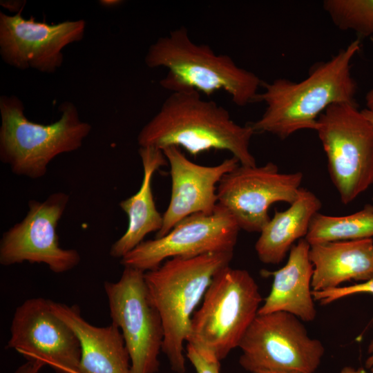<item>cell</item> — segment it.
<instances>
[{"label": "cell", "mask_w": 373, "mask_h": 373, "mask_svg": "<svg viewBox=\"0 0 373 373\" xmlns=\"http://www.w3.org/2000/svg\"><path fill=\"white\" fill-rule=\"evenodd\" d=\"M360 48V41H352L329 60L314 65L302 81L279 78L262 82L263 91L256 102H264L266 107L250 124L255 133H267L284 140L300 130L316 131L318 117L330 106L357 104L351 62Z\"/></svg>", "instance_id": "cell-1"}, {"label": "cell", "mask_w": 373, "mask_h": 373, "mask_svg": "<svg viewBox=\"0 0 373 373\" xmlns=\"http://www.w3.org/2000/svg\"><path fill=\"white\" fill-rule=\"evenodd\" d=\"M250 124L235 122L228 111L194 90L171 93L137 135L140 147L175 146L197 156L211 150L230 152L240 165L256 166L250 151Z\"/></svg>", "instance_id": "cell-2"}, {"label": "cell", "mask_w": 373, "mask_h": 373, "mask_svg": "<svg viewBox=\"0 0 373 373\" xmlns=\"http://www.w3.org/2000/svg\"><path fill=\"white\" fill-rule=\"evenodd\" d=\"M144 61L149 68L167 70L160 84L171 93L194 90L209 96L222 90L239 106L256 102L263 82L229 56L193 42L184 27L158 38L149 46Z\"/></svg>", "instance_id": "cell-3"}, {"label": "cell", "mask_w": 373, "mask_h": 373, "mask_svg": "<svg viewBox=\"0 0 373 373\" xmlns=\"http://www.w3.org/2000/svg\"><path fill=\"white\" fill-rule=\"evenodd\" d=\"M233 252L209 253L191 258H172L144 273L150 299L164 329L162 351L171 369L186 371L184 343L195 309L213 277L229 265Z\"/></svg>", "instance_id": "cell-4"}, {"label": "cell", "mask_w": 373, "mask_h": 373, "mask_svg": "<svg viewBox=\"0 0 373 373\" xmlns=\"http://www.w3.org/2000/svg\"><path fill=\"white\" fill-rule=\"evenodd\" d=\"M24 110L18 97H0V160L17 175L38 179L57 155L81 148L92 126L68 101L59 105V119L48 124L29 120Z\"/></svg>", "instance_id": "cell-5"}, {"label": "cell", "mask_w": 373, "mask_h": 373, "mask_svg": "<svg viewBox=\"0 0 373 373\" xmlns=\"http://www.w3.org/2000/svg\"><path fill=\"white\" fill-rule=\"evenodd\" d=\"M262 300L248 271L224 267L213 277L193 315L187 344L203 356L220 361L238 347Z\"/></svg>", "instance_id": "cell-6"}, {"label": "cell", "mask_w": 373, "mask_h": 373, "mask_svg": "<svg viewBox=\"0 0 373 373\" xmlns=\"http://www.w3.org/2000/svg\"><path fill=\"white\" fill-rule=\"evenodd\" d=\"M316 131L341 201L350 204L373 183V125L357 104L341 103L320 115Z\"/></svg>", "instance_id": "cell-7"}, {"label": "cell", "mask_w": 373, "mask_h": 373, "mask_svg": "<svg viewBox=\"0 0 373 373\" xmlns=\"http://www.w3.org/2000/svg\"><path fill=\"white\" fill-rule=\"evenodd\" d=\"M238 347L247 371L314 373L325 354L321 341L311 338L302 321L285 312L258 314Z\"/></svg>", "instance_id": "cell-8"}, {"label": "cell", "mask_w": 373, "mask_h": 373, "mask_svg": "<svg viewBox=\"0 0 373 373\" xmlns=\"http://www.w3.org/2000/svg\"><path fill=\"white\" fill-rule=\"evenodd\" d=\"M144 271L124 267L116 282H105L112 323L120 330L131 373H156L164 340L161 318L146 287Z\"/></svg>", "instance_id": "cell-9"}, {"label": "cell", "mask_w": 373, "mask_h": 373, "mask_svg": "<svg viewBox=\"0 0 373 373\" xmlns=\"http://www.w3.org/2000/svg\"><path fill=\"white\" fill-rule=\"evenodd\" d=\"M240 230L232 215L218 203L212 213L191 215L165 236L144 240L124 256L120 263L146 272L172 258L233 252Z\"/></svg>", "instance_id": "cell-10"}, {"label": "cell", "mask_w": 373, "mask_h": 373, "mask_svg": "<svg viewBox=\"0 0 373 373\" xmlns=\"http://www.w3.org/2000/svg\"><path fill=\"white\" fill-rule=\"evenodd\" d=\"M69 195L55 192L44 201L31 200L23 219L6 231L0 240V264L10 266L43 263L54 273L68 271L79 265V253L60 247L57 228Z\"/></svg>", "instance_id": "cell-11"}, {"label": "cell", "mask_w": 373, "mask_h": 373, "mask_svg": "<svg viewBox=\"0 0 373 373\" xmlns=\"http://www.w3.org/2000/svg\"><path fill=\"white\" fill-rule=\"evenodd\" d=\"M303 178L301 172L280 173L271 162L260 166L240 164L219 182L218 203L232 215L240 229L260 232L270 220L271 204L295 201Z\"/></svg>", "instance_id": "cell-12"}, {"label": "cell", "mask_w": 373, "mask_h": 373, "mask_svg": "<svg viewBox=\"0 0 373 373\" xmlns=\"http://www.w3.org/2000/svg\"><path fill=\"white\" fill-rule=\"evenodd\" d=\"M8 347L56 373H79L80 346L72 329L55 314L50 300L33 298L15 310Z\"/></svg>", "instance_id": "cell-13"}, {"label": "cell", "mask_w": 373, "mask_h": 373, "mask_svg": "<svg viewBox=\"0 0 373 373\" xmlns=\"http://www.w3.org/2000/svg\"><path fill=\"white\" fill-rule=\"evenodd\" d=\"M85 29L83 19L48 23L33 17L23 18L21 12H0V55L4 62L19 70L52 73L63 64L64 48L80 41Z\"/></svg>", "instance_id": "cell-14"}, {"label": "cell", "mask_w": 373, "mask_h": 373, "mask_svg": "<svg viewBox=\"0 0 373 373\" xmlns=\"http://www.w3.org/2000/svg\"><path fill=\"white\" fill-rule=\"evenodd\" d=\"M162 151L170 166L171 195L162 214L163 224L155 238L168 233L184 218L195 213H212L218 205L217 188L222 178L240 164L234 157L215 166L193 162L175 146Z\"/></svg>", "instance_id": "cell-15"}, {"label": "cell", "mask_w": 373, "mask_h": 373, "mask_svg": "<svg viewBox=\"0 0 373 373\" xmlns=\"http://www.w3.org/2000/svg\"><path fill=\"white\" fill-rule=\"evenodd\" d=\"M50 307L79 341V373H131L128 352L122 334L115 324L97 327L84 320L76 306L50 300Z\"/></svg>", "instance_id": "cell-16"}, {"label": "cell", "mask_w": 373, "mask_h": 373, "mask_svg": "<svg viewBox=\"0 0 373 373\" xmlns=\"http://www.w3.org/2000/svg\"><path fill=\"white\" fill-rule=\"evenodd\" d=\"M309 249L307 240L300 239L290 249L283 267L274 271H262V275L273 277V283L258 314L285 312L302 321L315 319L316 309L312 288L314 268Z\"/></svg>", "instance_id": "cell-17"}, {"label": "cell", "mask_w": 373, "mask_h": 373, "mask_svg": "<svg viewBox=\"0 0 373 373\" xmlns=\"http://www.w3.org/2000/svg\"><path fill=\"white\" fill-rule=\"evenodd\" d=\"M312 291H323L373 277V239L336 241L310 245Z\"/></svg>", "instance_id": "cell-18"}, {"label": "cell", "mask_w": 373, "mask_h": 373, "mask_svg": "<svg viewBox=\"0 0 373 373\" xmlns=\"http://www.w3.org/2000/svg\"><path fill=\"white\" fill-rule=\"evenodd\" d=\"M139 155L143 168V178L139 190L122 200L119 205L128 217L125 233L111 246L109 254L122 258L144 241L146 235L158 232L163 224L162 215L157 211L152 191L154 173L167 164L162 150L152 147H140Z\"/></svg>", "instance_id": "cell-19"}, {"label": "cell", "mask_w": 373, "mask_h": 373, "mask_svg": "<svg viewBox=\"0 0 373 373\" xmlns=\"http://www.w3.org/2000/svg\"><path fill=\"white\" fill-rule=\"evenodd\" d=\"M321 202L311 191L300 188L298 195L285 211H275L274 216L262 227L255 245L259 260L269 265L281 262L294 242L305 238Z\"/></svg>", "instance_id": "cell-20"}, {"label": "cell", "mask_w": 373, "mask_h": 373, "mask_svg": "<svg viewBox=\"0 0 373 373\" xmlns=\"http://www.w3.org/2000/svg\"><path fill=\"white\" fill-rule=\"evenodd\" d=\"M373 205L366 204L355 213L334 216L317 213L305 238L310 245L372 238Z\"/></svg>", "instance_id": "cell-21"}, {"label": "cell", "mask_w": 373, "mask_h": 373, "mask_svg": "<svg viewBox=\"0 0 373 373\" xmlns=\"http://www.w3.org/2000/svg\"><path fill=\"white\" fill-rule=\"evenodd\" d=\"M323 8L340 30L373 37V0H325Z\"/></svg>", "instance_id": "cell-22"}, {"label": "cell", "mask_w": 373, "mask_h": 373, "mask_svg": "<svg viewBox=\"0 0 373 373\" xmlns=\"http://www.w3.org/2000/svg\"><path fill=\"white\" fill-rule=\"evenodd\" d=\"M358 294H373V277L366 281L357 283L352 285L339 286L323 291H312L314 300L319 301L322 305H327L345 297Z\"/></svg>", "instance_id": "cell-23"}, {"label": "cell", "mask_w": 373, "mask_h": 373, "mask_svg": "<svg viewBox=\"0 0 373 373\" xmlns=\"http://www.w3.org/2000/svg\"><path fill=\"white\" fill-rule=\"evenodd\" d=\"M186 356L197 373H220V361L207 358L187 344Z\"/></svg>", "instance_id": "cell-24"}, {"label": "cell", "mask_w": 373, "mask_h": 373, "mask_svg": "<svg viewBox=\"0 0 373 373\" xmlns=\"http://www.w3.org/2000/svg\"><path fill=\"white\" fill-rule=\"evenodd\" d=\"M45 365L38 361H26L14 373H39Z\"/></svg>", "instance_id": "cell-25"}, {"label": "cell", "mask_w": 373, "mask_h": 373, "mask_svg": "<svg viewBox=\"0 0 373 373\" xmlns=\"http://www.w3.org/2000/svg\"><path fill=\"white\" fill-rule=\"evenodd\" d=\"M0 4L2 7L8 9L15 14L21 12L26 4L25 1H1Z\"/></svg>", "instance_id": "cell-26"}, {"label": "cell", "mask_w": 373, "mask_h": 373, "mask_svg": "<svg viewBox=\"0 0 373 373\" xmlns=\"http://www.w3.org/2000/svg\"><path fill=\"white\" fill-rule=\"evenodd\" d=\"M368 356L365 362V368L373 372V340H372L367 348Z\"/></svg>", "instance_id": "cell-27"}, {"label": "cell", "mask_w": 373, "mask_h": 373, "mask_svg": "<svg viewBox=\"0 0 373 373\" xmlns=\"http://www.w3.org/2000/svg\"><path fill=\"white\" fill-rule=\"evenodd\" d=\"M339 373H373L367 370L365 368H354L350 366H345L343 367Z\"/></svg>", "instance_id": "cell-28"}, {"label": "cell", "mask_w": 373, "mask_h": 373, "mask_svg": "<svg viewBox=\"0 0 373 373\" xmlns=\"http://www.w3.org/2000/svg\"><path fill=\"white\" fill-rule=\"evenodd\" d=\"M99 4L106 8H113L118 6L123 3V1L120 0H101L99 1Z\"/></svg>", "instance_id": "cell-29"}, {"label": "cell", "mask_w": 373, "mask_h": 373, "mask_svg": "<svg viewBox=\"0 0 373 373\" xmlns=\"http://www.w3.org/2000/svg\"><path fill=\"white\" fill-rule=\"evenodd\" d=\"M366 107L369 110L373 111V88L370 90L365 95Z\"/></svg>", "instance_id": "cell-30"}, {"label": "cell", "mask_w": 373, "mask_h": 373, "mask_svg": "<svg viewBox=\"0 0 373 373\" xmlns=\"http://www.w3.org/2000/svg\"><path fill=\"white\" fill-rule=\"evenodd\" d=\"M361 112L367 119L373 125V111L364 108Z\"/></svg>", "instance_id": "cell-31"}, {"label": "cell", "mask_w": 373, "mask_h": 373, "mask_svg": "<svg viewBox=\"0 0 373 373\" xmlns=\"http://www.w3.org/2000/svg\"><path fill=\"white\" fill-rule=\"evenodd\" d=\"M255 373H299V372H270V371H261Z\"/></svg>", "instance_id": "cell-32"}, {"label": "cell", "mask_w": 373, "mask_h": 373, "mask_svg": "<svg viewBox=\"0 0 373 373\" xmlns=\"http://www.w3.org/2000/svg\"><path fill=\"white\" fill-rule=\"evenodd\" d=\"M372 201H373V198H372Z\"/></svg>", "instance_id": "cell-33"}]
</instances>
